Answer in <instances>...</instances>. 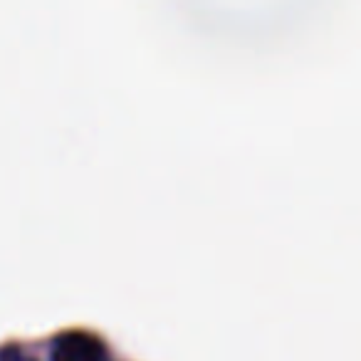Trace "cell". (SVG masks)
<instances>
[{
    "label": "cell",
    "mask_w": 361,
    "mask_h": 361,
    "mask_svg": "<svg viewBox=\"0 0 361 361\" xmlns=\"http://www.w3.org/2000/svg\"><path fill=\"white\" fill-rule=\"evenodd\" d=\"M52 361H106V351L97 336L85 331H70L55 341Z\"/></svg>",
    "instance_id": "1"
}]
</instances>
